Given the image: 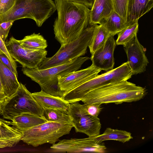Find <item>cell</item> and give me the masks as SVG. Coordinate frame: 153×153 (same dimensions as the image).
<instances>
[{"label":"cell","instance_id":"6da1fadb","mask_svg":"<svg viewBox=\"0 0 153 153\" xmlns=\"http://www.w3.org/2000/svg\"><path fill=\"white\" fill-rule=\"evenodd\" d=\"M57 16L53 27L55 38L61 45L78 38L89 24L90 10L78 3L54 0Z\"/></svg>","mask_w":153,"mask_h":153},{"label":"cell","instance_id":"52a82bcc","mask_svg":"<svg viewBox=\"0 0 153 153\" xmlns=\"http://www.w3.org/2000/svg\"><path fill=\"white\" fill-rule=\"evenodd\" d=\"M1 113L5 119L12 120L23 113L43 116V108L38 104L25 85L20 83L16 91L1 106Z\"/></svg>","mask_w":153,"mask_h":153},{"label":"cell","instance_id":"ffe728a7","mask_svg":"<svg viewBox=\"0 0 153 153\" xmlns=\"http://www.w3.org/2000/svg\"><path fill=\"white\" fill-rule=\"evenodd\" d=\"M95 143L100 144L107 140H114L123 143L133 138L131 133L126 131L107 128L104 132L98 135L91 137Z\"/></svg>","mask_w":153,"mask_h":153},{"label":"cell","instance_id":"603a6c76","mask_svg":"<svg viewBox=\"0 0 153 153\" xmlns=\"http://www.w3.org/2000/svg\"><path fill=\"white\" fill-rule=\"evenodd\" d=\"M111 36L109 33L101 25H97L89 47L91 55L101 47Z\"/></svg>","mask_w":153,"mask_h":153},{"label":"cell","instance_id":"f1b7e54d","mask_svg":"<svg viewBox=\"0 0 153 153\" xmlns=\"http://www.w3.org/2000/svg\"><path fill=\"white\" fill-rule=\"evenodd\" d=\"M14 21H10L0 23V36L4 42H5L10 30Z\"/></svg>","mask_w":153,"mask_h":153},{"label":"cell","instance_id":"2e32d148","mask_svg":"<svg viewBox=\"0 0 153 153\" xmlns=\"http://www.w3.org/2000/svg\"><path fill=\"white\" fill-rule=\"evenodd\" d=\"M153 7V0H128L126 16L128 25L136 22Z\"/></svg>","mask_w":153,"mask_h":153},{"label":"cell","instance_id":"277c9868","mask_svg":"<svg viewBox=\"0 0 153 153\" xmlns=\"http://www.w3.org/2000/svg\"><path fill=\"white\" fill-rule=\"evenodd\" d=\"M132 74L127 62L86 81L69 91L65 92L62 97L69 103L80 101L89 91L104 85L127 80Z\"/></svg>","mask_w":153,"mask_h":153},{"label":"cell","instance_id":"e0dca14e","mask_svg":"<svg viewBox=\"0 0 153 153\" xmlns=\"http://www.w3.org/2000/svg\"><path fill=\"white\" fill-rule=\"evenodd\" d=\"M32 94L42 108L59 109L68 112L70 103L62 97L51 95L42 90L32 93Z\"/></svg>","mask_w":153,"mask_h":153},{"label":"cell","instance_id":"7402d4cb","mask_svg":"<svg viewBox=\"0 0 153 153\" xmlns=\"http://www.w3.org/2000/svg\"><path fill=\"white\" fill-rule=\"evenodd\" d=\"M19 41L23 47L31 51L45 50L48 46L47 41L43 37L39 34L35 33L25 36Z\"/></svg>","mask_w":153,"mask_h":153},{"label":"cell","instance_id":"4316f807","mask_svg":"<svg viewBox=\"0 0 153 153\" xmlns=\"http://www.w3.org/2000/svg\"><path fill=\"white\" fill-rule=\"evenodd\" d=\"M112 1L114 11L118 14L126 23L127 11L128 0H112Z\"/></svg>","mask_w":153,"mask_h":153},{"label":"cell","instance_id":"cb8c5ba5","mask_svg":"<svg viewBox=\"0 0 153 153\" xmlns=\"http://www.w3.org/2000/svg\"><path fill=\"white\" fill-rule=\"evenodd\" d=\"M22 132L13 126L5 133L0 135V148L12 147L20 140Z\"/></svg>","mask_w":153,"mask_h":153},{"label":"cell","instance_id":"ac0fdd59","mask_svg":"<svg viewBox=\"0 0 153 153\" xmlns=\"http://www.w3.org/2000/svg\"><path fill=\"white\" fill-rule=\"evenodd\" d=\"M17 77L0 60V79L3 93L7 98L12 95L19 86Z\"/></svg>","mask_w":153,"mask_h":153},{"label":"cell","instance_id":"7a4b0ae2","mask_svg":"<svg viewBox=\"0 0 153 153\" xmlns=\"http://www.w3.org/2000/svg\"><path fill=\"white\" fill-rule=\"evenodd\" d=\"M146 88L127 80L110 84L93 90L86 94L80 101L85 104H100L137 101L146 95Z\"/></svg>","mask_w":153,"mask_h":153},{"label":"cell","instance_id":"8fae6325","mask_svg":"<svg viewBox=\"0 0 153 153\" xmlns=\"http://www.w3.org/2000/svg\"><path fill=\"white\" fill-rule=\"evenodd\" d=\"M51 148L58 152H90L103 153L106 148L102 144H98L93 140L91 137L81 138L63 139L53 144Z\"/></svg>","mask_w":153,"mask_h":153},{"label":"cell","instance_id":"44dd1931","mask_svg":"<svg viewBox=\"0 0 153 153\" xmlns=\"http://www.w3.org/2000/svg\"><path fill=\"white\" fill-rule=\"evenodd\" d=\"M100 25L113 36L117 34L128 26L124 20L114 11Z\"/></svg>","mask_w":153,"mask_h":153},{"label":"cell","instance_id":"e575fe53","mask_svg":"<svg viewBox=\"0 0 153 153\" xmlns=\"http://www.w3.org/2000/svg\"><path fill=\"white\" fill-rule=\"evenodd\" d=\"M0 91L1 92H2L3 93V88L2 86V85L1 84V82L0 79Z\"/></svg>","mask_w":153,"mask_h":153},{"label":"cell","instance_id":"ba28073f","mask_svg":"<svg viewBox=\"0 0 153 153\" xmlns=\"http://www.w3.org/2000/svg\"><path fill=\"white\" fill-rule=\"evenodd\" d=\"M68 114L76 132L84 133L89 137L100 134L101 124L100 119L88 114L83 104L79 102L70 103Z\"/></svg>","mask_w":153,"mask_h":153},{"label":"cell","instance_id":"9c48e42d","mask_svg":"<svg viewBox=\"0 0 153 153\" xmlns=\"http://www.w3.org/2000/svg\"><path fill=\"white\" fill-rule=\"evenodd\" d=\"M89 59L88 57L81 56L64 64L47 68L39 69L22 67V70L23 74L39 85L50 79L78 70Z\"/></svg>","mask_w":153,"mask_h":153},{"label":"cell","instance_id":"1f68e13d","mask_svg":"<svg viewBox=\"0 0 153 153\" xmlns=\"http://www.w3.org/2000/svg\"><path fill=\"white\" fill-rule=\"evenodd\" d=\"M0 60L7 67L17 76L18 74L17 70L15 68L9 59L4 53H0Z\"/></svg>","mask_w":153,"mask_h":153},{"label":"cell","instance_id":"8992f818","mask_svg":"<svg viewBox=\"0 0 153 153\" xmlns=\"http://www.w3.org/2000/svg\"><path fill=\"white\" fill-rule=\"evenodd\" d=\"M73 127L71 123L48 121L22 132L21 140L34 147L46 143L53 145L60 137L69 134Z\"/></svg>","mask_w":153,"mask_h":153},{"label":"cell","instance_id":"836d02e7","mask_svg":"<svg viewBox=\"0 0 153 153\" xmlns=\"http://www.w3.org/2000/svg\"><path fill=\"white\" fill-rule=\"evenodd\" d=\"M7 99L4 94L0 91V105L3 104Z\"/></svg>","mask_w":153,"mask_h":153},{"label":"cell","instance_id":"7c38bea8","mask_svg":"<svg viewBox=\"0 0 153 153\" xmlns=\"http://www.w3.org/2000/svg\"><path fill=\"white\" fill-rule=\"evenodd\" d=\"M123 47L132 75L145 71L149 63L146 55V49L140 43L137 35Z\"/></svg>","mask_w":153,"mask_h":153},{"label":"cell","instance_id":"5b68a950","mask_svg":"<svg viewBox=\"0 0 153 153\" xmlns=\"http://www.w3.org/2000/svg\"><path fill=\"white\" fill-rule=\"evenodd\" d=\"M97 25L89 23L78 38L61 45L53 56L46 57L38 68L44 69L60 65L84 55L87 52Z\"/></svg>","mask_w":153,"mask_h":153},{"label":"cell","instance_id":"f546056e","mask_svg":"<svg viewBox=\"0 0 153 153\" xmlns=\"http://www.w3.org/2000/svg\"><path fill=\"white\" fill-rule=\"evenodd\" d=\"M16 0H0V14H3L10 9Z\"/></svg>","mask_w":153,"mask_h":153},{"label":"cell","instance_id":"9a60e30c","mask_svg":"<svg viewBox=\"0 0 153 153\" xmlns=\"http://www.w3.org/2000/svg\"><path fill=\"white\" fill-rule=\"evenodd\" d=\"M114 11L112 0H94L90 10L89 23L100 25Z\"/></svg>","mask_w":153,"mask_h":153},{"label":"cell","instance_id":"30bf717a","mask_svg":"<svg viewBox=\"0 0 153 153\" xmlns=\"http://www.w3.org/2000/svg\"><path fill=\"white\" fill-rule=\"evenodd\" d=\"M5 45L10 55L22 67L29 69L38 68L46 58L47 51L45 50L33 51L23 47L19 40L11 37Z\"/></svg>","mask_w":153,"mask_h":153},{"label":"cell","instance_id":"4fadbf2b","mask_svg":"<svg viewBox=\"0 0 153 153\" xmlns=\"http://www.w3.org/2000/svg\"><path fill=\"white\" fill-rule=\"evenodd\" d=\"M101 71L92 64L85 69L58 76L59 84L62 91H68L94 78Z\"/></svg>","mask_w":153,"mask_h":153},{"label":"cell","instance_id":"8d00e7d4","mask_svg":"<svg viewBox=\"0 0 153 153\" xmlns=\"http://www.w3.org/2000/svg\"><path fill=\"white\" fill-rule=\"evenodd\" d=\"M1 105H0V114H1Z\"/></svg>","mask_w":153,"mask_h":153},{"label":"cell","instance_id":"d6986e66","mask_svg":"<svg viewBox=\"0 0 153 153\" xmlns=\"http://www.w3.org/2000/svg\"><path fill=\"white\" fill-rule=\"evenodd\" d=\"M12 121V125L22 132L48 121L44 116L27 113L14 117Z\"/></svg>","mask_w":153,"mask_h":153},{"label":"cell","instance_id":"d4e9b609","mask_svg":"<svg viewBox=\"0 0 153 153\" xmlns=\"http://www.w3.org/2000/svg\"><path fill=\"white\" fill-rule=\"evenodd\" d=\"M43 116L48 121L58 122L64 123H71L68 112L56 109L43 108Z\"/></svg>","mask_w":153,"mask_h":153},{"label":"cell","instance_id":"d6a6232c","mask_svg":"<svg viewBox=\"0 0 153 153\" xmlns=\"http://www.w3.org/2000/svg\"><path fill=\"white\" fill-rule=\"evenodd\" d=\"M71 2H75L83 4L89 8H91L93 5L94 0H63Z\"/></svg>","mask_w":153,"mask_h":153},{"label":"cell","instance_id":"3957f363","mask_svg":"<svg viewBox=\"0 0 153 153\" xmlns=\"http://www.w3.org/2000/svg\"><path fill=\"white\" fill-rule=\"evenodd\" d=\"M56 10L55 4L52 0H16L10 9L0 14V23L29 18L40 27Z\"/></svg>","mask_w":153,"mask_h":153},{"label":"cell","instance_id":"d590c367","mask_svg":"<svg viewBox=\"0 0 153 153\" xmlns=\"http://www.w3.org/2000/svg\"><path fill=\"white\" fill-rule=\"evenodd\" d=\"M6 130V128H5V129H4V131L2 132V133L1 134H0V135L2 134H3L5 132Z\"/></svg>","mask_w":153,"mask_h":153},{"label":"cell","instance_id":"83f0119b","mask_svg":"<svg viewBox=\"0 0 153 153\" xmlns=\"http://www.w3.org/2000/svg\"><path fill=\"white\" fill-rule=\"evenodd\" d=\"M101 105L98 103L83 104L86 112L91 116L97 117H98L102 109Z\"/></svg>","mask_w":153,"mask_h":153},{"label":"cell","instance_id":"5bb4252c","mask_svg":"<svg viewBox=\"0 0 153 153\" xmlns=\"http://www.w3.org/2000/svg\"><path fill=\"white\" fill-rule=\"evenodd\" d=\"M116 45L114 36H110L103 46L91 55L90 59L92 64L101 71H107L113 69L114 53Z\"/></svg>","mask_w":153,"mask_h":153},{"label":"cell","instance_id":"4dcf8cb0","mask_svg":"<svg viewBox=\"0 0 153 153\" xmlns=\"http://www.w3.org/2000/svg\"><path fill=\"white\" fill-rule=\"evenodd\" d=\"M4 53L9 59L15 68L17 70V65L15 60L11 57L6 47L4 42L0 36V53Z\"/></svg>","mask_w":153,"mask_h":153},{"label":"cell","instance_id":"484cf974","mask_svg":"<svg viewBox=\"0 0 153 153\" xmlns=\"http://www.w3.org/2000/svg\"><path fill=\"white\" fill-rule=\"evenodd\" d=\"M138 21L128 25L126 28L119 32L115 41L117 45H125L137 35L138 30Z\"/></svg>","mask_w":153,"mask_h":153}]
</instances>
